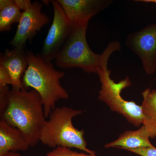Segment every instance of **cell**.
Returning <instances> with one entry per match:
<instances>
[{"label": "cell", "mask_w": 156, "mask_h": 156, "mask_svg": "<svg viewBox=\"0 0 156 156\" xmlns=\"http://www.w3.org/2000/svg\"><path fill=\"white\" fill-rule=\"evenodd\" d=\"M9 85L13 86L11 76L6 69L0 66V89L8 87Z\"/></svg>", "instance_id": "16"}, {"label": "cell", "mask_w": 156, "mask_h": 156, "mask_svg": "<svg viewBox=\"0 0 156 156\" xmlns=\"http://www.w3.org/2000/svg\"><path fill=\"white\" fill-rule=\"evenodd\" d=\"M43 4L38 1L22 11L15 35L10 44L14 48H24L26 43L31 40L42 27L50 22L48 15L42 13Z\"/></svg>", "instance_id": "8"}, {"label": "cell", "mask_w": 156, "mask_h": 156, "mask_svg": "<svg viewBox=\"0 0 156 156\" xmlns=\"http://www.w3.org/2000/svg\"><path fill=\"white\" fill-rule=\"evenodd\" d=\"M126 45L139 57L145 72L153 74L156 71V24L129 34Z\"/></svg>", "instance_id": "7"}, {"label": "cell", "mask_w": 156, "mask_h": 156, "mask_svg": "<svg viewBox=\"0 0 156 156\" xmlns=\"http://www.w3.org/2000/svg\"><path fill=\"white\" fill-rule=\"evenodd\" d=\"M30 146L24 134L18 128L0 120V156L9 152L25 151Z\"/></svg>", "instance_id": "11"}, {"label": "cell", "mask_w": 156, "mask_h": 156, "mask_svg": "<svg viewBox=\"0 0 156 156\" xmlns=\"http://www.w3.org/2000/svg\"><path fill=\"white\" fill-rule=\"evenodd\" d=\"M88 24L73 27L72 30L55 59V63L62 69L78 67L88 73H97L103 61L114 52L120 51L119 41L111 42L101 54L94 53L87 41Z\"/></svg>", "instance_id": "3"}, {"label": "cell", "mask_w": 156, "mask_h": 156, "mask_svg": "<svg viewBox=\"0 0 156 156\" xmlns=\"http://www.w3.org/2000/svg\"><path fill=\"white\" fill-rule=\"evenodd\" d=\"M150 137L145 127L141 126L135 131H126L120 134L118 139L105 144V148H119L123 149L138 148L140 147H154L151 143Z\"/></svg>", "instance_id": "12"}, {"label": "cell", "mask_w": 156, "mask_h": 156, "mask_svg": "<svg viewBox=\"0 0 156 156\" xmlns=\"http://www.w3.org/2000/svg\"><path fill=\"white\" fill-rule=\"evenodd\" d=\"M28 66L23 76V88H32L41 98L46 118L56 108V103L69 97L67 91L61 86L60 80L65 76L63 72L54 68L51 62L44 59L41 54L27 52Z\"/></svg>", "instance_id": "2"}, {"label": "cell", "mask_w": 156, "mask_h": 156, "mask_svg": "<svg viewBox=\"0 0 156 156\" xmlns=\"http://www.w3.org/2000/svg\"><path fill=\"white\" fill-rule=\"evenodd\" d=\"M46 156H97L96 155L78 153L71 150V148L65 147H58L53 150L49 152Z\"/></svg>", "instance_id": "15"}, {"label": "cell", "mask_w": 156, "mask_h": 156, "mask_svg": "<svg viewBox=\"0 0 156 156\" xmlns=\"http://www.w3.org/2000/svg\"><path fill=\"white\" fill-rule=\"evenodd\" d=\"M0 113L1 119L22 131L30 146L40 141L47 121L41 98L35 90H9L5 100L0 103Z\"/></svg>", "instance_id": "1"}, {"label": "cell", "mask_w": 156, "mask_h": 156, "mask_svg": "<svg viewBox=\"0 0 156 156\" xmlns=\"http://www.w3.org/2000/svg\"><path fill=\"white\" fill-rule=\"evenodd\" d=\"M0 66L6 69L11 75L13 89H25L22 78L28 66V60L24 48L6 49L0 56Z\"/></svg>", "instance_id": "10"}, {"label": "cell", "mask_w": 156, "mask_h": 156, "mask_svg": "<svg viewBox=\"0 0 156 156\" xmlns=\"http://www.w3.org/2000/svg\"><path fill=\"white\" fill-rule=\"evenodd\" d=\"M50 2L53 5L54 16L41 55L45 60L51 62L56 59L71 33L73 27L58 1L54 0Z\"/></svg>", "instance_id": "6"}, {"label": "cell", "mask_w": 156, "mask_h": 156, "mask_svg": "<svg viewBox=\"0 0 156 156\" xmlns=\"http://www.w3.org/2000/svg\"><path fill=\"white\" fill-rule=\"evenodd\" d=\"M126 150L141 156H156V147H155L130 149Z\"/></svg>", "instance_id": "17"}, {"label": "cell", "mask_w": 156, "mask_h": 156, "mask_svg": "<svg viewBox=\"0 0 156 156\" xmlns=\"http://www.w3.org/2000/svg\"><path fill=\"white\" fill-rule=\"evenodd\" d=\"M143 101L142 125L145 127L150 138L156 137V89H146L141 93Z\"/></svg>", "instance_id": "13"}, {"label": "cell", "mask_w": 156, "mask_h": 156, "mask_svg": "<svg viewBox=\"0 0 156 156\" xmlns=\"http://www.w3.org/2000/svg\"><path fill=\"white\" fill-rule=\"evenodd\" d=\"M82 113V111L66 106L56 108L42 129L40 141L50 147L76 148L88 154L95 155V151L87 148L84 137L85 131L78 130L73 126V118Z\"/></svg>", "instance_id": "4"}, {"label": "cell", "mask_w": 156, "mask_h": 156, "mask_svg": "<svg viewBox=\"0 0 156 156\" xmlns=\"http://www.w3.org/2000/svg\"><path fill=\"white\" fill-rule=\"evenodd\" d=\"M73 27L89 24V20L106 9L111 0H57Z\"/></svg>", "instance_id": "9"}, {"label": "cell", "mask_w": 156, "mask_h": 156, "mask_svg": "<svg viewBox=\"0 0 156 156\" xmlns=\"http://www.w3.org/2000/svg\"><path fill=\"white\" fill-rule=\"evenodd\" d=\"M15 4L20 11H25L32 4L30 0H14Z\"/></svg>", "instance_id": "18"}, {"label": "cell", "mask_w": 156, "mask_h": 156, "mask_svg": "<svg viewBox=\"0 0 156 156\" xmlns=\"http://www.w3.org/2000/svg\"><path fill=\"white\" fill-rule=\"evenodd\" d=\"M136 1L142 2L154 3L156 4V0H139V1Z\"/></svg>", "instance_id": "20"}, {"label": "cell", "mask_w": 156, "mask_h": 156, "mask_svg": "<svg viewBox=\"0 0 156 156\" xmlns=\"http://www.w3.org/2000/svg\"><path fill=\"white\" fill-rule=\"evenodd\" d=\"M2 156H21L20 154L17 153L16 152H9L6 153L4 154Z\"/></svg>", "instance_id": "19"}, {"label": "cell", "mask_w": 156, "mask_h": 156, "mask_svg": "<svg viewBox=\"0 0 156 156\" xmlns=\"http://www.w3.org/2000/svg\"><path fill=\"white\" fill-rule=\"evenodd\" d=\"M109 58L104 61L97 74L101 83L98 99L106 104L112 111L122 115L129 123L139 127L143 122L141 106L133 101L125 100L121 95L122 91L131 86L128 77L115 83L111 78L110 70L108 69Z\"/></svg>", "instance_id": "5"}, {"label": "cell", "mask_w": 156, "mask_h": 156, "mask_svg": "<svg viewBox=\"0 0 156 156\" xmlns=\"http://www.w3.org/2000/svg\"><path fill=\"white\" fill-rule=\"evenodd\" d=\"M22 14L14 0H1L0 32L10 30L13 24L19 23Z\"/></svg>", "instance_id": "14"}]
</instances>
